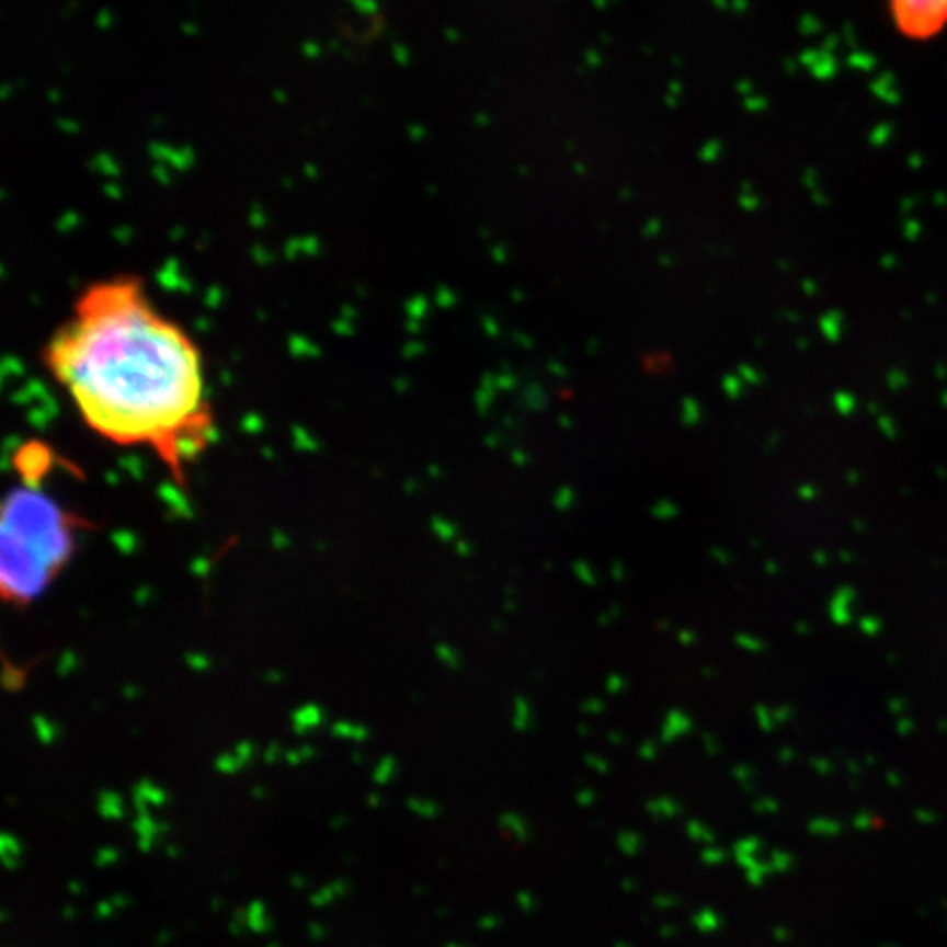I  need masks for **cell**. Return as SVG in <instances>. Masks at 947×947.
<instances>
[{
	"instance_id": "cell-1",
	"label": "cell",
	"mask_w": 947,
	"mask_h": 947,
	"mask_svg": "<svg viewBox=\"0 0 947 947\" xmlns=\"http://www.w3.org/2000/svg\"><path fill=\"white\" fill-rule=\"evenodd\" d=\"M42 364L92 434L147 449L175 484L215 438L202 349L140 276L88 283L44 342Z\"/></svg>"
},
{
	"instance_id": "cell-3",
	"label": "cell",
	"mask_w": 947,
	"mask_h": 947,
	"mask_svg": "<svg viewBox=\"0 0 947 947\" xmlns=\"http://www.w3.org/2000/svg\"><path fill=\"white\" fill-rule=\"evenodd\" d=\"M899 35L927 42L947 31V0H883Z\"/></svg>"
},
{
	"instance_id": "cell-2",
	"label": "cell",
	"mask_w": 947,
	"mask_h": 947,
	"mask_svg": "<svg viewBox=\"0 0 947 947\" xmlns=\"http://www.w3.org/2000/svg\"><path fill=\"white\" fill-rule=\"evenodd\" d=\"M0 500V603L26 607L44 596L70 563L85 520L42 491V478Z\"/></svg>"
}]
</instances>
